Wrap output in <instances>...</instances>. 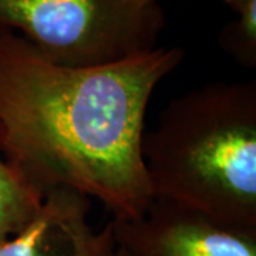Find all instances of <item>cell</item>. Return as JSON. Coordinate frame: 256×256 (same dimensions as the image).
<instances>
[{
    "mask_svg": "<svg viewBox=\"0 0 256 256\" xmlns=\"http://www.w3.org/2000/svg\"><path fill=\"white\" fill-rule=\"evenodd\" d=\"M156 47L118 63L66 67L24 37L0 33V144L40 195L68 188L96 198L112 220L141 216L152 201L142 161L148 102L182 62Z\"/></svg>",
    "mask_w": 256,
    "mask_h": 256,
    "instance_id": "obj_1",
    "label": "cell"
},
{
    "mask_svg": "<svg viewBox=\"0 0 256 256\" xmlns=\"http://www.w3.org/2000/svg\"><path fill=\"white\" fill-rule=\"evenodd\" d=\"M154 198L256 226V82H218L171 100L144 134Z\"/></svg>",
    "mask_w": 256,
    "mask_h": 256,
    "instance_id": "obj_2",
    "label": "cell"
},
{
    "mask_svg": "<svg viewBox=\"0 0 256 256\" xmlns=\"http://www.w3.org/2000/svg\"><path fill=\"white\" fill-rule=\"evenodd\" d=\"M0 26L53 63L96 67L154 50L164 14L130 0H0Z\"/></svg>",
    "mask_w": 256,
    "mask_h": 256,
    "instance_id": "obj_3",
    "label": "cell"
},
{
    "mask_svg": "<svg viewBox=\"0 0 256 256\" xmlns=\"http://www.w3.org/2000/svg\"><path fill=\"white\" fill-rule=\"evenodd\" d=\"M116 246L128 256H256V226L212 218L152 198L138 218L111 220Z\"/></svg>",
    "mask_w": 256,
    "mask_h": 256,
    "instance_id": "obj_4",
    "label": "cell"
},
{
    "mask_svg": "<svg viewBox=\"0 0 256 256\" xmlns=\"http://www.w3.org/2000/svg\"><path fill=\"white\" fill-rule=\"evenodd\" d=\"M90 210V198L82 192L50 191L36 216L0 244V256H110L116 246L110 222L96 229Z\"/></svg>",
    "mask_w": 256,
    "mask_h": 256,
    "instance_id": "obj_5",
    "label": "cell"
},
{
    "mask_svg": "<svg viewBox=\"0 0 256 256\" xmlns=\"http://www.w3.org/2000/svg\"><path fill=\"white\" fill-rule=\"evenodd\" d=\"M44 196L12 168L0 144V244L18 234L36 216Z\"/></svg>",
    "mask_w": 256,
    "mask_h": 256,
    "instance_id": "obj_6",
    "label": "cell"
},
{
    "mask_svg": "<svg viewBox=\"0 0 256 256\" xmlns=\"http://www.w3.org/2000/svg\"><path fill=\"white\" fill-rule=\"evenodd\" d=\"M236 12L239 18L222 33V44L235 60L246 67L256 62V0H244Z\"/></svg>",
    "mask_w": 256,
    "mask_h": 256,
    "instance_id": "obj_7",
    "label": "cell"
},
{
    "mask_svg": "<svg viewBox=\"0 0 256 256\" xmlns=\"http://www.w3.org/2000/svg\"><path fill=\"white\" fill-rule=\"evenodd\" d=\"M110 256H128L122 249H120V248L114 246V249H112V252L110 254Z\"/></svg>",
    "mask_w": 256,
    "mask_h": 256,
    "instance_id": "obj_8",
    "label": "cell"
},
{
    "mask_svg": "<svg viewBox=\"0 0 256 256\" xmlns=\"http://www.w3.org/2000/svg\"><path fill=\"white\" fill-rule=\"evenodd\" d=\"M224 2H225V3H228V4H230V6H232L234 9L236 10V8H238L239 4H240V3H242L244 0H224Z\"/></svg>",
    "mask_w": 256,
    "mask_h": 256,
    "instance_id": "obj_9",
    "label": "cell"
},
{
    "mask_svg": "<svg viewBox=\"0 0 256 256\" xmlns=\"http://www.w3.org/2000/svg\"><path fill=\"white\" fill-rule=\"evenodd\" d=\"M130 2H134L138 4H151V3H156V0H130Z\"/></svg>",
    "mask_w": 256,
    "mask_h": 256,
    "instance_id": "obj_10",
    "label": "cell"
}]
</instances>
